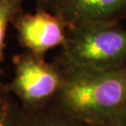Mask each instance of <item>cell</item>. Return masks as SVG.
<instances>
[{"instance_id":"cell-1","label":"cell","mask_w":126,"mask_h":126,"mask_svg":"<svg viewBox=\"0 0 126 126\" xmlns=\"http://www.w3.org/2000/svg\"><path fill=\"white\" fill-rule=\"evenodd\" d=\"M55 59L63 83L53 107L91 126L126 124V65L94 69Z\"/></svg>"},{"instance_id":"cell-2","label":"cell","mask_w":126,"mask_h":126,"mask_svg":"<svg viewBox=\"0 0 126 126\" xmlns=\"http://www.w3.org/2000/svg\"><path fill=\"white\" fill-rule=\"evenodd\" d=\"M70 64L112 69L126 65V29L120 23L97 22L67 28L57 56Z\"/></svg>"},{"instance_id":"cell-3","label":"cell","mask_w":126,"mask_h":126,"mask_svg":"<svg viewBox=\"0 0 126 126\" xmlns=\"http://www.w3.org/2000/svg\"><path fill=\"white\" fill-rule=\"evenodd\" d=\"M14 77L6 88L19 100L24 112H35L51 106L63 83L61 64L47 62L29 50L12 58Z\"/></svg>"},{"instance_id":"cell-4","label":"cell","mask_w":126,"mask_h":126,"mask_svg":"<svg viewBox=\"0 0 126 126\" xmlns=\"http://www.w3.org/2000/svg\"><path fill=\"white\" fill-rule=\"evenodd\" d=\"M11 24L17 32L19 44L39 57L56 47H63L67 27L61 19L50 11L36 8L35 13L20 11Z\"/></svg>"},{"instance_id":"cell-5","label":"cell","mask_w":126,"mask_h":126,"mask_svg":"<svg viewBox=\"0 0 126 126\" xmlns=\"http://www.w3.org/2000/svg\"><path fill=\"white\" fill-rule=\"evenodd\" d=\"M36 8L56 15L67 28L126 19V0H36Z\"/></svg>"},{"instance_id":"cell-6","label":"cell","mask_w":126,"mask_h":126,"mask_svg":"<svg viewBox=\"0 0 126 126\" xmlns=\"http://www.w3.org/2000/svg\"><path fill=\"white\" fill-rule=\"evenodd\" d=\"M23 126H91L52 105L35 112H24Z\"/></svg>"},{"instance_id":"cell-7","label":"cell","mask_w":126,"mask_h":126,"mask_svg":"<svg viewBox=\"0 0 126 126\" xmlns=\"http://www.w3.org/2000/svg\"><path fill=\"white\" fill-rule=\"evenodd\" d=\"M23 120L21 103L0 80V126H23Z\"/></svg>"},{"instance_id":"cell-8","label":"cell","mask_w":126,"mask_h":126,"mask_svg":"<svg viewBox=\"0 0 126 126\" xmlns=\"http://www.w3.org/2000/svg\"><path fill=\"white\" fill-rule=\"evenodd\" d=\"M24 1L25 0H0V76L4 74L1 63L4 61L7 29L14 17L23 10V4Z\"/></svg>"},{"instance_id":"cell-9","label":"cell","mask_w":126,"mask_h":126,"mask_svg":"<svg viewBox=\"0 0 126 126\" xmlns=\"http://www.w3.org/2000/svg\"><path fill=\"white\" fill-rule=\"evenodd\" d=\"M115 126H126V124H122V125H115Z\"/></svg>"}]
</instances>
